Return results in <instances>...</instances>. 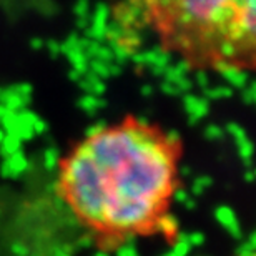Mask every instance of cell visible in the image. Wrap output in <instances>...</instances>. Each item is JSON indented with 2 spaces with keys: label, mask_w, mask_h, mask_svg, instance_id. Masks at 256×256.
I'll return each instance as SVG.
<instances>
[{
  "label": "cell",
  "mask_w": 256,
  "mask_h": 256,
  "mask_svg": "<svg viewBox=\"0 0 256 256\" xmlns=\"http://www.w3.org/2000/svg\"><path fill=\"white\" fill-rule=\"evenodd\" d=\"M244 256H256V252H253V253H248V254H244Z\"/></svg>",
  "instance_id": "3"
},
{
  "label": "cell",
  "mask_w": 256,
  "mask_h": 256,
  "mask_svg": "<svg viewBox=\"0 0 256 256\" xmlns=\"http://www.w3.org/2000/svg\"><path fill=\"white\" fill-rule=\"evenodd\" d=\"M182 142L136 116L94 130L60 160L57 193L102 246L175 233Z\"/></svg>",
  "instance_id": "1"
},
{
  "label": "cell",
  "mask_w": 256,
  "mask_h": 256,
  "mask_svg": "<svg viewBox=\"0 0 256 256\" xmlns=\"http://www.w3.org/2000/svg\"><path fill=\"white\" fill-rule=\"evenodd\" d=\"M115 15L143 25L163 52L192 68L256 72V2H138L120 5Z\"/></svg>",
  "instance_id": "2"
}]
</instances>
